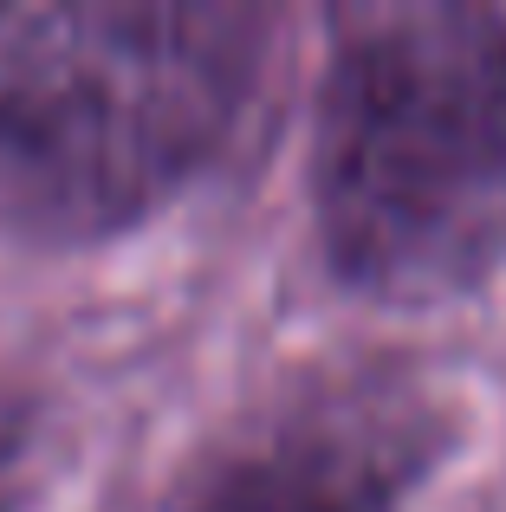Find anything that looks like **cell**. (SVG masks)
<instances>
[{
  "label": "cell",
  "mask_w": 506,
  "mask_h": 512,
  "mask_svg": "<svg viewBox=\"0 0 506 512\" xmlns=\"http://www.w3.org/2000/svg\"><path fill=\"white\" fill-rule=\"evenodd\" d=\"M312 208L344 286L390 305L474 292L506 260V13L351 7L318 91Z\"/></svg>",
  "instance_id": "6da1fadb"
},
{
  "label": "cell",
  "mask_w": 506,
  "mask_h": 512,
  "mask_svg": "<svg viewBox=\"0 0 506 512\" xmlns=\"http://www.w3.org/2000/svg\"><path fill=\"white\" fill-rule=\"evenodd\" d=\"M266 7L85 0L13 26L0 52V240L91 247L234 143L266 65Z\"/></svg>",
  "instance_id": "7a4b0ae2"
},
{
  "label": "cell",
  "mask_w": 506,
  "mask_h": 512,
  "mask_svg": "<svg viewBox=\"0 0 506 512\" xmlns=\"http://www.w3.org/2000/svg\"><path fill=\"white\" fill-rule=\"evenodd\" d=\"M455 428L448 383L422 363H312L182 467L169 512H403Z\"/></svg>",
  "instance_id": "3957f363"
},
{
  "label": "cell",
  "mask_w": 506,
  "mask_h": 512,
  "mask_svg": "<svg viewBox=\"0 0 506 512\" xmlns=\"http://www.w3.org/2000/svg\"><path fill=\"white\" fill-rule=\"evenodd\" d=\"M26 428H33V409H26V396H20V389H7V383H0V474H7V461L20 454Z\"/></svg>",
  "instance_id": "277c9868"
},
{
  "label": "cell",
  "mask_w": 506,
  "mask_h": 512,
  "mask_svg": "<svg viewBox=\"0 0 506 512\" xmlns=\"http://www.w3.org/2000/svg\"><path fill=\"white\" fill-rule=\"evenodd\" d=\"M0 512H7V500H0Z\"/></svg>",
  "instance_id": "5b68a950"
}]
</instances>
